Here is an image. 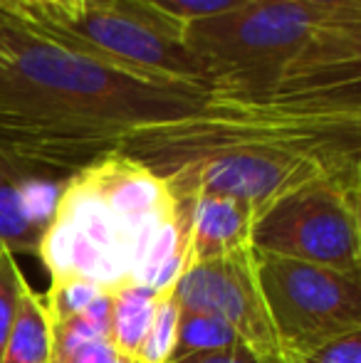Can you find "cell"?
Masks as SVG:
<instances>
[{
  "label": "cell",
  "mask_w": 361,
  "mask_h": 363,
  "mask_svg": "<svg viewBox=\"0 0 361 363\" xmlns=\"http://www.w3.org/2000/svg\"><path fill=\"white\" fill-rule=\"evenodd\" d=\"M119 151L179 201L226 196L260 216L312 181L361 183V101L206 94L188 114L139 129Z\"/></svg>",
  "instance_id": "obj_1"
},
{
  "label": "cell",
  "mask_w": 361,
  "mask_h": 363,
  "mask_svg": "<svg viewBox=\"0 0 361 363\" xmlns=\"http://www.w3.org/2000/svg\"><path fill=\"white\" fill-rule=\"evenodd\" d=\"M203 99L198 86L126 72L0 13V144L40 166L72 176Z\"/></svg>",
  "instance_id": "obj_2"
},
{
  "label": "cell",
  "mask_w": 361,
  "mask_h": 363,
  "mask_svg": "<svg viewBox=\"0 0 361 363\" xmlns=\"http://www.w3.org/2000/svg\"><path fill=\"white\" fill-rule=\"evenodd\" d=\"M38 257L55 282L169 289L191 264L186 211L164 178L109 151L65 181Z\"/></svg>",
  "instance_id": "obj_3"
},
{
  "label": "cell",
  "mask_w": 361,
  "mask_h": 363,
  "mask_svg": "<svg viewBox=\"0 0 361 363\" xmlns=\"http://www.w3.org/2000/svg\"><path fill=\"white\" fill-rule=\"evenodd\" d=\"M183 40L211 72L208 94L361 101V13L248 0L183 25Z\"/></svg>",
  "instance_id": "obj_4"
},
{
  "label": "cell",
  "mask_w": 361,
  "mask_h": 363,
  "mask_svg": "<svg viewBox=\"0 0 361 363\" xmlns=\"http://www.w3.org/2000/svg\"><path fill=\"white\" fill-rule=\"evenodd\" d=\"M30 20L62 43L126 72L211 91V72L186 45L183 25L136 0H87L74 15Z\"/></svg>",
  "instance_id": "obj_5"
},
{
  "label": "cell",
  "mask_w": 361,
  "mask_h": 363,
  "mask_svg": "<svg viewBox=\"0 0 361 363\" xmlns=\"http://www.w3.org/2000/svg\"><path fill=\"white\" fill-rule=\"evenodd\" d=\"M252 252L361 272V183L312 181L279 196L255 218Z\"/></svg>",
  "instance_id": "obj_6"
},
{
  "label": "cell",
  "mask_w": 361,
  "mask_h": 363,
  "mask_svg": "<svg viewBox=\"0 0 361 363\" xmlns=\"http://www.w3.org/2000/svg\"><path fill=\"white\" fill-rule=\"evenodd\" d=\"M252 257L282 361L361 331V272L260 252Z\"/></svg>",
  "instance_id": "obj_7"
},
{
  "label": "cell",
  "mask_w": 361,
  "mask_h": 363,
  "mask_svg": "<svg viewBox=\"0 0 361 363\" xmlns=\"http://www.w3.org/2000/svg\"><path fill=\"white\" fill-rule=\"evenodd\" d=\"M176 299L181 309L221 319L267 363H282L252 247L208 262H191L176 282Z\"/></svg>",
  "instance_id": "obj_8"
},
{
  "label": "cell",
  "mask_w": 361,
  "mask_h": 363,
  "mask_svg": "<svg viewBox=\"0 0 361 363\" xmlns=\"http://www.w3.org/2000/svg\"><path fill=\"white\" fill-rule=\"evenodd\" d=\"M67 173L0 144V242L13 255H35L52 218Z\"/></svg>",
  "instance_id": "obj_9"
},
{
  "label": "cell",
  "mask_w": 361,
  "mask_h": 363,
  "mask_svg": "<svg viewBox=\"0 0 361 363\" xmlns=\"http://www.w3.org/2000/svg\"><path fill=\"white\" fill-rule=\"evenodd\" d=\"M179 203L188 218L191 262H208L250 247L257 218L250 206L226 196H196Z\"/></svg>",
  "instance_id": "obj_10"
},
{
  "label": "cell",
  "mask_w": 361,
  "mask_h": 363,
  "mask_svg": "<svg viewBox=\"0 0 361 363\" xmlns=\"http://www.w3.org/2000/svg\"><path fill=\"white\" fill-rule=\"evenodd\" d=\"M50 356H52V321L45 309V299L25 279L0 363H50Z\"/></svg>",
  "instance_id": "obj_11"
},
{
  "label": "cell",
  "mask_w": 361,
  "mask_h": 363,
  "mask_svg": "<svg viewBox=\"0 0 361 363\" xmlns=\"http://www.w3.org/2000/svg\"><path fill=\"white\" fill-rule=\"evenodd\" d=\"M161 294L164 291L139 284L111 291V344L129 361H136Z\"/></svg>",
  "instance_id": "obj_12"
},
{
  "label": "cell",
  "mask_w": 361,
  "mask_h": 363,
  "mask_svg": "<svg viewBox=\"0 0 361 363\" xmlns=\"http://www.w3.org/2000/svg\"><path fill=\"white\" fill-rule=\"evenodd\" d=\"M233 344H243L238 334L221 319L203 311L181 309L179 326H176V346L171 354V363L183 361L188 356L208 354V351L228 349Z\"/></svg>",
  "instance_id": "obj_13"
},
{
  "label": "cell",
  "mask_w": 361,
  "mask_h": 363,
  "mask_svg": "<svg viewBox=\"0 0 361 363\" xmlns=\"http://www.w3.org/2000/svg\"><path fill=\"white\" fill-rule=\"evenodd\" d=\"M181 306L176 299V284L164 289L159 304H156L154 321L149 326L144 344H141L136 363H171V354L176 346V326H179Z\"/></svg>",
  "instance_id": "obj_14"
},
{
  "label": "cell",
  "mask_w": 361,
  "mask_h": 363,
  "mask_svg": "<svg viewBox=\"0 0 361 363\" xmlns=\"http://www.w3.org/2000/svg\"><path fill=\"white\" fill-rule=\"evenodd\" d=\"M99 294H104L99 287L87 282H77V279H70V282H55L50 284L48 296H45V309L50 314V321H65L70 316L79 314L87 304L96 299Z\"/></svg>",
  "instance_id": "obj_15"
},
{
  "label": "cell",
  "mask_w": 361,
  "mask_h": 363,
  "mask_svg": "<svg viewBox=\"0 0 361 363\" xmlns=\"http://www.w3.org/2000/svg\"><path fill=\"white\" fill-rule=\"evenodd\" d=\"M25 277L20 272L15 255L0 242V359H3L5 344H8L10 326H13L15 306H18L20 287Z\"/></svg>",
  "instance_id": "obj_16"
},
{
  "label": "cell",
  "mask_w": 361,
  "mask_h": 363,
  "mask_svg": "<svg viewBox=\"0 0 361 363\" xmlns=\"http://www.w3.org/2000/svg\"><path fill=\"white\" fill-rule=\"evenodd\" d=\"M136 3L156 10L164 18L188 25V23H196V20L228 13V10L238 8V5L248 3V0H136Z\"/></svg>",
  "instance_id": "obj_17"
},
{
  "label": "cell",
  "mask_w": 361,
  "mask_h": 363,
  "mask_svg": "<svg viewBox=\"0 0 361 363\" xmlns=\"http://www.w3.org/2000/svg\"><path fill=\"white\" fill-rule=\"evenodd\" d=\"M50 363H134V361L121 356L109 339H94L87 341V344L52 349Z\"/></svg>",
  "instance_id": "obj_18"
},
{
  "label": "cell",
  "mask_w": 361,
  "mask_h": 363,
  "mask_svg": "<svg viewBox=\"0 0 361 363\" xmlns=\"http://www.w3.org/2000/svg\"><path fill=\"white\" fill-rule=\"evenodd\" d=\"M282 363H361V331L329 341L309 354L284 359Z\"/></svg>",
  "instance_id": "obj_19"
},
{
  "label": "cell",
  "mask_w": 361,
  "mask_h": 363,
  "mask_svg": "<svg viewBox=\"0 0 361 363\" xmlns=\"http://www.w3.org/2000/svg\"><path fill=\"white\" fill-rule=\"evenodd\" d=\"M176 363H267L262 356H257L250 346L245 344H233L228 349H218V351H208V354H196L188 356L183 361Z\"/></svg>",
  "instance_id": "obj_20"
},
{
  "label": "cell",
  "mask_w": 361,
  "mask_h": 363,
  "mask_svg": "<svg viewBox=\"0 0 361 363\" xmlns=\"http://www.w3.org/2000/svg\"><path fill=\"white\" fill-rule=\"evenodd\" d=\"M0 13L20 15V18H43L57 15L52 0H0Z\"/></svg>",
  "instance_id": "obj_21"
},
{
  "label": "cell",
  "mask_w": 361,
  "mask_h": 363,
  "mask_svg": "<svg viewBox=\"0 0 361 363\" xmlns=\"http://www.w3.org/2000/svg\"><path fill=\"white\" fill-rule=\"evenodd\" d=\"M294 3L314 5L324 10H339V13H361V0H294Z\"/></svg>",
  "instance_id": "obj_22"
},
{
  "label": "cell",
  "mask_w": 361,
  "mask_h": 363,
  "mask_svg": "<svg viewBox=\"0 0 361 363\" xmlns=\"http://www.w3.org/2000/svg\"><path fill=\"white\" fill-rule=\"evenodd\" d=\"M52 3L57 8V15H74L77 10H82L87 0H52Z\"/></svg>",
  "instance_id": "obj_23"
},
{
  "label": "cell",
  "mask_w": 361,
  "mask_h": 363,
  "mask_svg": "<svg viewBox=\"0 0 361 363\" xmlns=\"http://www.w3.org/2000/svg\"><path fill=\"white\" fill-rule=\"evenodd\" d=\"M134 363H136V361H134Z\"/></svg>",
  "instance_id": "obj_24"
}]
</instances>
